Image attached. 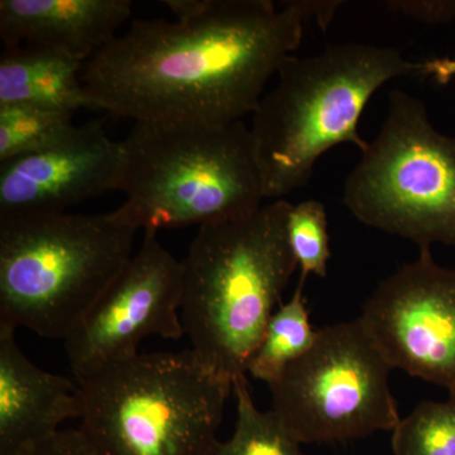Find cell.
<instances>
[{
    "instance_id": "cell-19",
    "label": "cell",
    "mask_w": 455,
    "mask_h": 455,
    "mask_svg": "<svg viewBox=\"0 0 455 455\" xmlns=\"http://www.w3.org/2000/svg\"><path fill=\"white\" fill-rule=\"evenodd\" d=\"M287 238L301 269V283H305L309 275L326 277L331 253L328 217L322 203L310 199L292 205L287 220Z\"/></svg>"
},
{
    "instance_id": "cell-13",
    "label": "cell",
    "mask_w": 455,
    "mask_h": 455,
    "mask_svg": "<svg viewBox=\"0 0 455 455\" xmlns=\"http://www.w3.org/2000/svg\"><path fill=\"white\" fill-rule=\"evenodd\" d=\"M130 0H2L4 47L59 51L85 64L130 20Z\"/></svg>"
},
{
    "instance_id": "cell-21",
    "label": "cell",
    "mask_w": 455,
    "mask_h": 455,
    "mask_svg": "<svg viewBox=\"0 0 455 455\" xmlns=\"http://www.w3.org/2000/svg\"><path fill=\"white\" fill-rule=\"evenodd\" d=\"M23 455H100L79 429L56 431Z\"/></svg>"
},
{
    "instance_id": "cell-8",
    "label": "cell",
    "mask_w": 455,
    "mask_h": 455,
    "mask_svg": "<svg viewBox=\"0 0 455 455\" xmlns=\"http://www.w3.org/2000/svg\"><path fill=\"white\" fill-rule=\"evenodd\" d=\"M391 364L361 320L317 331L309 352L268 386L272 407L300 444H335L400 423Z\"/></svg>"
},
{
    "instance_id": "cell-3",
    "label": "cell",
    "mask_w": 455,
    "mask_h": 455,
    "mask_svg": "<svg viewBox=\"0 0 455 455\" xmlns=\"http://www.w3.org/2000/svg\"><path fill=\"white\" fill-rule=\"evenodd\" d=\"M420 70L421 62L396 49L357 42L287 57L251 128L265 199L307 185L316 161L335 146L352 143L363 152L358 125L368 101L385 84Z\"/></svg>"
},
{
    "instance_id": "cell-12",
    "label": "cell",
    "mask_w": 455,
    "mask_h": 455,
    "mask_svg": "<svg viewBox=\"0 0 455 455\" xmlns=\"http://www.w3.org/2000/svg\"><path fill=\"white\" fill-rule=\"evenodd\" d=\"M82 415L77 382L33 364L16 329L0 324V455H23Z\"/></svg>"
},
{
    "instance_id": "cell-17",
    "label": "cell",
    "mask_w": 455,
    "mask_h": 455,
    "mask_svg": "<svg viewBox=\"0 0 455 455\" xmlns=\"http://www.w3.org/2000/svg\"><path fill=\"white\" fill-rule=\"evenodd\" d=\"M74 113L35 106H0V163L50 148L74 131Z\"/></svg>"
},
{
    "instance_id": "cell-9",
    "label": "cell",
    "mask_w": 455,
    "mask_h": 455,
    "mask_svg": "<svg viewBox=\"0 0 455 455\" xmlns=\"http://www.w3.org/2000/svg\"><path fill=\"white\" fill-rule=\"evenodd\" d=\"M181 301V260L145 232L139 252L64 340L75 379L139 355L151 335L180 339Z\"/></svg>"
},
{
    "instance_id": "cell-22",
    "label": "cell",
    "mask_w": 455,
    "mask_h": 455,
    "mask_svg": "<svg viewBox=\"0 0 455 455\" xmlns=\"http://www.w3.org/2000/svg\"><path fill=\"white\" fill-rule=\"evenodd\" d=\"M420 73L430 75L440 85H445L455 77L454 59H434L421 62Z\"/></svg>"
},
{
    "instance_id": "cell-11",
    "label": "cell",
    "mask_w": 455,
    "mask_h": 455,
    "mask_svg": "<svg viewBox=\"0 0 455 455\" xmlns=\"http://www.w3.org/2000/svg\"><path fill=\"white\" fill-rule=\"evenodd\" d=\"M124 152L100 121L76 125L50 148L0 163V218L66 212L121 188Z\"/></svg>"
},
{
    "instance_id": "cell-18",
    "label": "cell",
    "mask_w": 455,
    "mask_h": 455,
    "mask_svg": "<svg viewBox=\"0 0 455 455\" xmlns=\"http://www.w3.org/2000/svg\"><path fill=\"white\" fill-rule=\"evenodd\" d=\"M394 455H455V397L424 401L392 431Z\"/></svg>"
},
{
    "instance_id": "cell-15",
    "label": "cell",
    "mask_w": 455,
    "mask_h": 455,
    "mask_svg": "<svg viewBox=\"0 0 455 455\" xmlns=\"http://www.w3.org/2000/svg\"><path fill=\"white\" fill-rule=\"evenodd\" d=\"M304 283H299L291 300L280 304L272 314L259 347L247 364V374L274 385L293 362L309 352L317 331L310 323L309 310L302 295Z\"/></svg>"
},
{
    "instance_id": "cell-10",
    "label": "cell",
    "mask_w": 455,
    "mask_h": 455,
    "mask_svg": "<svg viewBox=\"0 0 455 455\" xmlns=\"http://www.w3.org/2000/svg\"><path fill=\"white\" fill-rule=\"evenodd\" d=\"M419 251L379 283L358 319L394 370L455 397V266H439L430 247Z\"/></svg>"
},
{
    "instance_id": "cell-4",
    "label": "cell",
    "mask_w": 455,
    "mask_h": 455,
    "mask_svg": "<svg viewBox=\"0 0 455 455\" xmlns=\"http://www.w3.org/2000/svg\"><path fill=\"white\" fill-rule=\"evenodd\" d=\"M125 202L110 218L132 229L211 226L262 206L263 184L251 128L134 123L121 140Z\"/></svg>"
},
{
    "instance_id": "cell-14",
    "label": "cell",
    "mask_w": 455,
    "mask_h": 455,
    "mask_svg": "<svg viewBox=\"0 0 455 455\" xmlns=\"http://www.w3.org/2000/svg\"><path fill=\"white\" fill-rule=\"evenodd\" d=\"M83 62L41 47H4L0 57V106H35L62 112L94 108L84 86Z\"/></svg>"
},
{
    "instance_id": "cell-5",
    "label": "cell",
    "mask_w": 455,
    "mask_h": 455,
    "mask_svg": "<svg viewBox=\"0 0 455 455\" xmlns=\"http://www.w3.org/2000/svg\"><path fill=\"white\" fill-rule=\"evenodd\" d=\"M108 214L0 218V324L65 340L132 259Z\"/></svg>"
},
{
    "instance_id": "cell-1",
    "label": "cell",
    "mask_w": 455,
    "mask_h": 455,
    "mask_svg": "<svg viewBox=\"0 0 455 455\" xmlns=\"http://www.w3.org/2000/svg\"><path fill=\"white\" fill-rule=\"evenodd\" d=\"M315 2L205 0L188 20H134L84 64L95 109L134 123L226 125L256 112Z\"/></svg>"
},
{
    "instance_id": "cell-6",
    "label": "cell",
    "mask_w": 455,
    "mask_h": 455,
    "mask_svg": "<svg viewBox=\"0 0 455 455\" xmlns=\"http://www.w3.org/2000/svg\"><path fill=\"white\" fill-rule=\"evenodd\" d=\"M76 382L80 430L100 455H206L233 392L191 349L139 353Z\"/></svg>"
},
{
    "instance_id": "cell-2",
    "label": "cell",
    "mask_w": 455,
    "mask_h": 455,
    "mask_svg": "<svg viewBox=\"0 0 455 455\" xmlns=\"http://www.w3.org/2000/svg\"><path fill=\"white\" fill-rule=\"evenodd\" d=\"M292 204L274 200L238 220L199 228L181 260V320L204 366L233 383L298 268L287 238Z\"/></svg>"
},
{
    "instance_id": "cell-7",
    "label": "cell",
    "mask_w": 455,
    "mask_h": 455,
    "mask_svg": "<svg viewBox=\"0 0 455 455\" xmlns=\"http://www.w3.org/2000/svg\"><path fill=\"white\" fill-rule=\"evenodd\" d=\"M344 185L361 223L419 248H455V137L434 127L420 99L394 90L379 136Z\"/></svg>"
},
{
    "instance_id": "cell-20",
    "label": "cell",
    "mask_w": 455,
    "mask_h": 455,
    "mask_svg": "<svg viewBox=\"0 0 455 455\" xmlns=\"http://www.w3.org/2000/svg\"><path fill=\"white\" fill-rule=\"evenodd\" d=\"M386 4L395 13L427 25H447L455 20V0H392Z\"/></svg>"
},
{
    "instance_id": "cell-16",
    "label": "cell",
    "mask_w": 455,
    "mask_h": 455,
    "mask_svg": "<svg viewBox=\"0 0 455 455\" xmlns=\"http://www.w3.org/2000/svg\"><path fill=\"white\" fill-rule=\"evenodd\" d=\"M236 397L235 434L215 442L206 455H304L300 443L284 427L274 410L259 411L251 396L247 374L233 381Z\"/></svg>"
}]
</instances>
